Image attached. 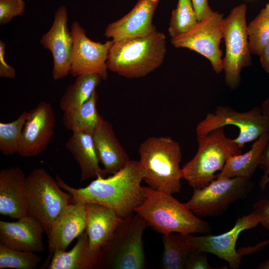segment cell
Instances as JSON below:
<instances>
[{"mask_svg": "<svg viewBox=\"0 0 269 269\" xmlns=\"http://www.w3.org/2000/svg\"><path fill=\"white\" fill-rule=\"evenodd\" d=\"M86 230L90 248L101 249L112 237L122 218L104 205L85 204Z\"/></svg>", "mask_w": 269, "mask_h": 269, "instance_id": "44dd1931", "label": "cell"}, {"mask_svg": "<svg viewBox=\"0 0 269 269\" xmlns=\"http://www.w3.org/2000/svg\"><path fill=\"white\" fill-rule=\"evenodd\" d=\"M163 252L161 267L164 269H183L191 251L185 234L169 233L162 234Z\"/></svg>", "mask_w": 269, "mask_h": 269, "instance_id": "4316f807", "label": "cell"}, {"mask_svg": "<svg viewBox=\"0 0 269 269\" xmlns=\"http://www.w3.org/2000/svg\"><path fill=\"white\" fill-rule=\"evenodd\" d=\"M269 182V178L268 183ZM263 209V217L261 225L267 230H269V201L267 199L260 200Z\"/></svg>", "mask_w": 269, "mask_h": 269, "instance_id": "74e56055", "label": "cell"}, {"mask_svg": "<svg viewBox=\"0 0 269 269\" xmlns=\"http://www.w3.org/2000/svg\"><path fill=\"white\" fill-rule=\"evenodd\" d=\"M73 45L70 74L73 77L97 74L102 80L108 77L107 61L114 41L95 42L87 36L79 22L74 21L71 26Z\"/></svg>", "mask_w": 269, "mask_h": 269, "instance_id": "4fadbf2b", "label": "cell"}, {"mask_svg": "<svg viewBox=\"0 0 269 269\" xmlns=\"http://www.w3.org/2000/svg\"><path fill=\"white\" fill-rule=\"evenodd\" d=\"M143 180L149 187L169 194L179 192L182 153L179 143L169 136L150 137L139 145Z\"/></svg>", "mask_w": 269, "mask_h": 269, "instance_id": "277c9868", "label": "cell"}, {"mask_svg": "<svg viewBox=\"0 0 269 269\" xmlns=\"http://www.w3.org/2000/svg\"><path fill=\"white\" fill-rule=\"evenodd\" d=\"M144 199L134 212L142 217L148 226L162 234L178 233L183 234H210L211 224L195 215L186 203H182L172 194L142 186Z\"/></svg>", "mask_w": 269, "mask_h": 269, "instance_id": "7a4b0ae2", "label": "cell"}, {"mask_svg": "<svg viewBox=\"0 0 269 269\" xmlns=\"http://www.w3.org/2000/svg\"><path fill=\"white\" fill-rule=\"evenodd\" d=\"M55 124V117L51 104L39 102L29 112L17 154L28 157L43 152L53 135Z\"/></svg>", "mask_w": 269, "mask_h": 269, "instance_id": "5bb4252c", "label": "cell"}, {"mask_svg": "<svg viewBox=\"0 0 269 269\" xmlns=\"http://www.w3.org/2000/svg\"><path fill=\"white\" fill-rule=\"evenodd\" d=\"M55 179L70 195L71 203L99 204L110 208L121 218L134 212L145 197L141 186L142 174L137 160H130L118 172L107 178H96L83 188L69 186L57 174Z\"/></svg>", "mask_w": 269, "mask_h": 269, "instance_id": "6da1fadb", "label": "cell"}, {"mask_svg": "<svg viewBox=\"0 0 269 269\" xmlns=\"http://www.w3.org/2000/svg\"><path fill=\"white\" fill-rule=\"evenodd\" d=\"M261 107L263 112L269 117V98L262 103ZM260 166L264 171L260 185L262 189H264L268 183L269 178V144L267 145L264 150Z\"/></svg>", "mask_w": 269, "mask_h": 269, "instance_id": "d6a6232c", "label": "cell"}, {"mask_svg": "<svg viewBox=\"0 0 269 269\" xmlns=\"http://www.w3.org/2000/svg\"><path fill=\"white\" fill-rule=\"evenodd\" d=\"M197 152L182 168V178L193 189L207 186L216 179L215 173L222 170L230 156L242 152L234 139L225 135L224 127L197 136Z\"/></svg>", "mask_w": 269, "mask_h": 269, "instance_id": "5b68a950", "label": "cell"}, {"mask_svg": "<svg viewBox=\"0 0 269 269\" xmlns=\"http://www.w3.org/2000/svg\"><path fill=\"white\" fill-rule=\"evenodd\" d=\"M98 97L96 91L79 107L64 112L63 124L67 130L72 132H84L93 134L102 117L96 109Z\"/></svg>", "mask_w": 269, "mask_h": 269, "instance_id": "d4e9b609", "label": "cell"}, {"mask_svg": "<svg viewBox=\"0 0 269 269\" xmlns=\"http://www.w3.org/2000/svg\"><path fill=\"white\" fill-rule=\"evenodd\" d=\"M81 170L80 183L89 178L105 177L107 173L99 166L93 134L74 131L65 143Z\"/></svg>", "mask_w": 269, "mask_h": 269, "instance_id": "603a6c76", "label": "cell"}, {"mask_svg": "<svg viewBox=\"0 0 269 269\" xmlns=\"http://www.w3.org/2000/svg\"><path fill=\"white\" fill-rule=\"evenodd\" d=\"M28 114L23 111L11 122H0V150L4 155L9 156L17 153Z\"/></svg>", "mask_w": 269, "mask_h": 269, "instance_id": "f546056e", "label": "cell"}, {"mask_svg": "<svg viewBox=\"0 0 269 269\" xmlns=\"http://www.w3.org/2000/svg\"><path fill=\"white\" fill-rule=\"evenodd\" d=\"M258 269H269V259L260 264L257 267Z\"/></svg>", "mask_w": 269, "mask_h": 269, "instance_id": "ab89813d", "label": "cell"}, {"mask_svg": "<svg viewBox=\"0 0 269 269\" xmlns=\"http://www.w3.org/2000/svg\"><path fill=\"white\" fill-rule=\"evenodd\" d=\"M223 14L214 11L198 23L189 31L171 38L176 48L194 51L209 60L217 74L223 70L222 52L220 43L223 38Z\"/></svg>", "mask_w": 269, "mask_h": 269, "instance_id": "7c38bea8", "label": "cell"}, {"mask_svg": "<svg viewBox=\"0 0 269 269\" xmlns=\"http://www.w3.org/2000/svg\"><path fill=\"white\" fill-rule=\"evenodd\" d=\"M68 22L67 8L61 5L55 12L50 28L42 36L39 41L52 54V77L55 80L62 79L70 74L73 40Z\"/></svg>", "mask_w": 269, "mask_h": 269, "instance_id": "9a60e30c", "label": "cell"}, {"mask_svg": "<svg viewBox=\"0 0 269 269\" xmlns=\"http://www.w3.org/2000/svg\"><path fill=\"white\" fill-rule=\"evenodd\" d=\"M5 44L0 40V76L5 78L13 79L16 75V71L8 65L5 60Z\"/></svg>", "mask_w": 269, "mask_h": 269, "instance_id": "e575fe53", "label": "cell"}, {"mask_svg": "<svg viewBox=\"0 0 269 269\" xmlns=\"http://www.w3.org/2000/svg\"><path fill=\"white\" fill-rule=\"evenodd\" d=\"M25 9L24 0H0V25H4L14 17L22 15Z\"/></svg>", "mask_w": 269, "mask_h": 269, "instance_id": "1f68e13d", "label": "cell"}, {"mask_svg": "<svg viewBox=\"0 0 269 269\" xmlns=\"http://www.w3.org/2000/svg\"><path fill=\"white\" fill-rule=\"evenodd\" d=\"M166 53V37L157 30L145 36L114 42L107 65L127 78L144 77L162 64Z\"/></svg>", "mask_w": 269, "mask_h": 269, "instance_id": "3957f363", "label": "cell"}, {"mask_svg": "<svg viewBox=\"0 0 269 269\" xmlns=\"http://www.w3.org/2000/svg\"><path fill=\"white\" fill-rule=\"evenodd\" d=\"M263 215V209L258 201L254 205V211L239 218L229 231L218 235L185 234V238L192 250L212 253L227 262L231 269H238L242 258L236 249L239 235L244 230L257 227L262 222Z\"/></svg>", "mask_w": 269, "mask_h": 269, "instance_id": "8fae6325", "label": "cell"}, {"mask_svg": "<svg viewBox=\"0 0 269 269\" xmlns=\"http://www.w3.org/2000/svg\"><path fill=\"white\" fill-rule=\"evenodd\" d=\"M159 0H138L127 14L109 23L104 36L114 42L148 35L156 31L152 22Z\"/></svg>", "mask_w": 269, "mask_h": 269, "instance_id": "2e32d148", "label": "cell"}, {"mask_svg": "<svg viewBox=\"0 0 269 269\" xmlns=\"http://www.w3.org/2000/svg\"><path fill=\"white\" fill-rule=\"evenodd\" d=\"M198 22L191 0H178L172 12L168 28L171 38L188 32Z\"/></svg>", "mask_w": 269, "mask_h": 269, "instance_id": "83f0119b", "label": "cell"}, {"mask_svg": "<svg viewBox=\"0 0 269 269\" xmlns=\"http://www.w3.org/2000/svg\"><path fill=\"white\" fill-rule=\"evenodd\" d=\"M269 244V239L260 242L254 246L241 248L238 252L242 256L245 255H250L262 250Z\"/></svg>", "mask_w": 269, "mask_h": 269, "instance_id": "8d00e7d4", "label": "cell"}, {"mask_svg": "<svg viewBox=\"0 0 269 269\" xmlns=\"http://www.w3.org/2000/svg\"><path fill=\"white\" fill-rule=\"evenodd\" d=\"M259 56L262 68L269 74V43L265 47Z\"/></svg>", "mask_w": 269, "mask_h": 269, "instance_id": "f35d334b", "label": "cell"}, {"mask_svg": "<svg viewBox=\"0 0 269 269\" xmlns=\"http://www.w3.org/2000/svg\"><path fill=\"white\" fill-rule=\"evenodd\" d=\"M101 249L90 248L85 231L78 237L75 246L69 251H61L52 255L48 269H99Z\"/></svg>", "mask_w": 269, "mask_h": 269, "instance_id": "7402d4cb", "label": "cell"}, {"mask_svg": "<svg viewBox=\"0 0 269 269\" xmlns=\"http://www.w3.org/2000/svg\"><path fill=\"white\" fill-rule=\"evenodd\" d=\"M207 253L192 250L187 260L186 269H213L209 264Z\"/></svg>", "mask_w": 269, "mask_h": 269, "instance_id": "836d02e7", "label": "cell"}, {"mask_svg": "<svg viewBox=\"0 0 269 269\" xmlns=\"http://www.w3.org/2000/svg\"><path fill=\"white\" fill-rule=\"evenodd\" d=\"M26 176L18 166L0 171V214L18 219L28 215Z\"/></svg>", "mask_w": 269, "mask_h": 269, "instance_id": "ac0fdd59", "label": "cell"}, {"mask_svg": "<svg viewBox=\"0 0 269 269\" xmlns=\"http://www.w3.org/2000/svg\"><path fill=\"white\" fill-rule=\"evenodd\" d=\"M247 8L244 3L235 6L223 22L226 49L222 66L225 83L231 89L240 84L242 69L252 65L246 20Z\"/></svg>", "mask_w": 269, "mask_h": 269, "instance_id": "ba28073f", "label": "cell"}, {"mask_svg": "<svg viewBox=\"0 0 269 269\" xmlns=\"http://www.w3.org/2000/svg\"><path fill=\"white\" fill-rule=\"evenodd\" d=\"M227 125L239 128V135L234 140L242 148L246 143L269 133V117L263 112L261 106L247 112H239L228 106H219L214 112L207 114L198 124L196 135L207 134L214 130Z\"/></svg>", "mask_w": 269, "mask_h": 269, "instance_id": "30bf717a", "label": "cell"}, {"mask_svg": "<svg viewBox=\"0 0 269 269\" xmlns=\"http://www.w3.org/2000/svg\"><path fill=\"white\" fill-rule=\"evenodd\" d=\"M86 230L85 204L70 203L56 218L47 235L51 255L66 251L69 245Z\"/></svg>", "mask_w": 269, "mask_h": 269, "instance_id": "d6986e66", "label": "cell"}, {"mask_svg": "<svg viewBox=\"0 0 269 269\" xmlns=\"http://www.w3.org/2000/svg\"><path fill=\"white\" fill-rule=\"evenodd\" d=\"M198 21L212 14L213 11L208 4V0H191Z\"/></svg>", "mask_w": 269, "mask_h": 269, "instance_id": "d590c367", "label": "cell"}, {"mask_svg": "<svg viewBox=\"0 0 269 269\" xmlns=\"http://www.w3.org/2000/svg\"><path fill=\"white\" fill-rule=\"evenodd\" d=\"M247 33L251 53L260 56L269 43V3L247 25Z\"/></svg>", "mask_w": 269, "mask_h": 269, "instance_id": "f1b7e54d", "label": "cell"}, {"mask_svg": "<svg viewBox=\"0 0 269 269\" xmlns=\"http://www.w3.org/2000/svg\"><path fill=\"white\" fill-rule=\"evenodd\" d=\"M269 140V133L262 134L247 152L230 156L216 178L240 177L250 179L260 165Z\"/></svg>", "mask_w": 269, "mask_h": 269, "instance_id": "cb8c5ba5", "label": "cell"}, {"mask_svg": "<svg viewBox=\"0 0 269 269\" xmlns=\"http://www.w3.org/2000/svg\"><path fill=\"white\" fill-rule=\"evenodd\" d=\"M148 226L146 220L135 212L122 218L112 237L101 248L100 269H144L142 237Z\"/></svg>", "mask_w": 269, "mask_h": 269, "instance_id": "8992f818", "label": "cell"}, {"mask_svg": "<svg viewBox=\"0 0 269 269\" xmlns=\"http://www.w3.org/2000/svg\"><path fill=\"white\" fill-rule=\"evenodd\" d=\"M252 188V182L247 178H216L203 188H194L186 204L197 216L216 217L233 203L246 198Z\"/></svg>", "mask_w": 269, "mask_h": 269, "instance_id": "9c48e42d", "label": "cell"}, {"mask_svg": "<svg viewBox=\"0 0 269 269\" xmlns=\"http://www.w3.org/2000/svg\"><path fill=\"white\" fill-rule=\"evenodd\" d=\"M26 184L28 215L42 225L47 235L56 218L71 203V197L42 167L26 176Z\"/></svg>", "mask_w": 269, "mask_h": 269, "instance_id": "52a82bcc", "label": "cell"}, {"mask_svg": "<svg viewBox=\"0 0 269 269\" xmlns=\"http://www.w3.org/2000/svg\"><path fill=\"white\" fill-rule=\"evenodd\" d=\"M45 230L34 218L27 215L16 222L0 221V244L20 251L43 252Z\"/></svg>", "mask_w": 269, "mask_h": 269, "instance_id": "e0dca14e", "label": "cell"}, {"mask_svg": "<svg viewBox=\"0 0 269 269\" xmlns=\"http://www.w3.org/2000/svg\"><path fill=\"white\" fill-rule=\"evenodd\" d=\"M93 138L99 160L107 174L118 172L131 160L117 138L112 126L103 117L93 134Z\"/></svg>", "mask_w": 269, "mask_h": 269, "instance_id": "ffe728a7", "label": "cell"}, {"mask_svg": "<svg viewBox=\"0 0 269 269\" xmlns=\"http://www.w3.org/2000/svg\"><path fill=\"white\" fill-rule=\"evenodd\" d=\"M40 260L36 253L17 250L0 244V269H35Z\"/></svg>", "mask_w": 269, "mask_h": 269, "instance_id": "4dcf8cb0", "label": "cell"}, {"mask_svg": "<svg viewBox=\"0 0 269 269\" xmlns=\"http://www.w3.org/2000/svg\"><path fill=\"white\" fill-rule=\"evenodd\" d=\"M76 77L60 99V108L63 112L81 106L90 98L102 80L97 74H85Z\"/></svg>", "mask_w": 269, "mask_h": 269, "instance_id": "484cf974", "label": "cell"}]
</instances>
